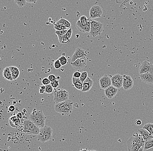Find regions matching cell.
I'll return each instance as SVG.
<instances>
[{
    "label": "cell",
    "mask_w": 153,
    "mask_h": 151,
    "mask_svg": "<svg viewBox=\"0 0 153 151\" xmlns=\"http://www.w3.org/2000/svg\"><path fill=\"white\" fill-rule=\"evenodd\" d=\"M145 141L139 133H135L127 141L128 151H138L141 147L144 146Z\"/></svg>",
    "instance_id": "6da1fadb"
},
{
    "label": "cell",
    "mask_w": 153,
    "mask_h": 151,
    "mask_svg": "<svg viewBox=\"0 0 153 151\" xmlns=\"http://www.w3.org/2000/svg\"><path fill=\"white\" fill-rule=\"evenodd\" d=\"M29 119L40 129L45 126L46 117L43 114L42 111H36L34 109L29 115Z\"/></svg>",
    "instance_id": "7a4b0ae2"
},
{
    "label": "cell",
    "mask_w": 153,
    "mask_h": 151,
    "mask_svg": "<svg viewBox=\"0 0 153 151\" xmlns=\"http://www.w3.org/2000/svg\"><path fill=\"white\" fill-rule=\"evenodd\" d=\"M54 110L57 113L61 114L62 115H67L72 112L73 102L69 99L64 102L56 104Z\"/></svg>",
    "instance_id": "3957f363"
},
{
    "label": "cell",
    "mask_w": 153,
    "mask_h": 151,
    "mask_svg": "<svg viewBox=\"0 0 153 151\" xmlns=\"http://www.w3.org/2000/svg\"><path fill=\"white\" fill-rule=\"evenodd\" d=\"M40 131V129L30 120H25L23 122L22 132L25 134L37 136Z\"/></svg>",
    "instance_id": "277c9868"
},
{
    "label": "cell",
    "mask_w": 153,
    "mask_h": 151,
    "mask_svg": "<svg viewBox=\"0 0 153 151\" xmlns=\"http://www.w3.org/2000/svg\"><path fill=\"white\" fill-rule=\"evenodd\" d=\"M53 130L48 126L40 129V132L37 136L38 140L42 143L51 140L52 138Z\"/></svg>",
    "instance_id": "5b68a950"
},
{
    "label": "cell",
    "mask_w": 153,
    "mask_h": 151,
    "mask_svg": "<svg viewBox=\"0 0 153 151\" xmlns=\"http://www.w3.org/2000/svg\"><path fill=\"white\" fill-rule=\"evenodd\" d=\"M103 24L102 23L91 19L90 33L92 36L96 37L100 36L103 32Z\"/></svg>",
    "instance_id": "8992f818"
},
{
    "label": "cell",
    "mask_w": 153,
    "mask_h": 151,
    "mask_svg": "<svg viewBox=\"0 0 153 151\" xmlns=\"http://www.w3.org/2000/svg\"><path fill=\"white\" fill-rule=\"evenodd\" d=\"M69 96V93L67 91L58 89L54 91L53 99L56 104H57L68 100Z\"/></svg>",
    "instance_id": "52a82bcc"
},
{
    "label": "cell",
    "mask_w": 153,
    "mask_h": 151,
    "mask_svg": "<svg viewBox=\"0 0 153 151\" xmlns=\"http://www.w3.org/2000/svg\"><path fill=\"white\" fill-rule=\"evenodd\" d=\"M153 72V64L148 61H144L139 68L140 74Z\"/></svg>",
    "instance_id": "ba28073f"
},
{
    "label": "cell",
    "mask_w": 153,
    "mask_h": 151,
    "mask_svg": "<svg viewBox=\"0 0 153 151\" xmlns=\"http://www.w3.org/2000/svg\"><path fill=\"white\" fill-rule=\"evenodd\" d=\"M87 64V59L86 57L81 58L77 59L74 62L71 63V65L73 68L77 71H82L86 67Z\"/></svg>",
    "instance_id": "9c48e42d"
},
{
    "label": "cell",
    "mask_w": 153,
    "mask_h": 151,
    "mask_svg": "<svg viewBox=\"0 0 153 151\" xmlns=\"http://www.w3.org/2000/svg\"><path fill=\"white\" fill-rule=\"evenodd\" d=\"M103 14V10L102 7L100 5H94L91 7L90 10V18H94L101 17Z\"/></svg>",
    "instance_id": "30bf717a"
},
{
    "label": "cell",
    "mask_w": 153,
    "mask_h": 151,
    "mask_svg": "<svg viewBox=\"0 0 153 151\" xmlns=\"http://www.w3.org/2000/svg\"><path fill=\"white\" fill-rule=\"evenodd\" d=\"M112 85L117 89H120L123 87V76L119 74L113 75L111 78Z\"/></svg>",
    "instance_id": "8fae6325"
},
{
    "label": "cell",
    "mask_w": 153,
    "mask_h": 151,
    "mask_svg": "<svg viewBox=\"0 0 153 151\" xmlns=\"http://www.w3.org/2000/svg\"><path fill=\"white\" fill-rule=\"evenodd\" d=\"M87 52L84 49L81 48H78L75 50L74 54L72 57L71 60V63L74 62L77 59L84 58L87 56Z\"/></svg>",
    "instance_id": "7c38bea8"
},
{
    "label": "cell",
    "mask_w": 153,
    "mask_h": 151,
    "mask_svg": "<svg viewBox=\"0 0 153 151\" xmlns=\"http://www.w3.org/2000/svg\"><path fill=\"white\" fill-rule=\"evenodd\" d=\"M123 87L125 90L128 91L133 87L134 81L130 75H124Z\"/></svg>",
    "instance_id": "4fadbf2b"
},
{
    "label": "cell",
    "mask_w": 153,
    "mask_h": 151,
    "mask_svg": "<svg viewBox=\"0 0 153 151\" xmlns=\"http://www.w3.org/2000/svg\"><path fill=\"white\" fill-rule=\"evenodd\" d=\"M91 18H88V21L87 25H82L80 20H78L76 24V28L78 30L83 33H88L91 31Z\"/></svg>",
    "instance_id": "5bb4252c"
},
{
    "label": "cell",
    "mask_w": 153,
    "mask_h": 151,
    "mask_svg": "<svg viewBox=\"0 0 153 151\" xmlns=\"http://www.w3.org/2000/svg\"><path fill=\"white\" fill-rule=\"evenodd\" d=\"M99 84L102 89L105 90L112 85L111 78L107 74H105L99 80Z\"/></svg>",
    "instance_id": "9a60e30c"
},
{
    "label": "cell",
    "mask_w": 153,
    "mask_h": 151,
    "mask_svg": "<svg viewBox=\"0 0 153 151\" xmlns=\"http://www.w3.org/2000/svg\"><path fill=\"white\" fill-rule=\"evenodd\" d=\"M141 80L145 83L153 84V72L140 74Z\"/></svg>",
    "instance_id": "2e32d148"
},
{
    "label": "cell",
    "mask_w": 153,
    "mask_h": 151,
    "mask_svg": "<svg viewBox=\"0 0 153 151\" xmlns=\"http://www.w3.org/2000/svg\"><path fill=\"white\" fill-rule=\"evenodd\" d=\"M118 89L113 85L104 90V94L105 96L109 99H112L117 94Z\"/></svg>",
    "instance_id": "e0dca14e"
},
{
    "label": "cell",
    "mask_w": 153,
    "mask_h": 151,
    "mask_svg": "<svg viewBox=\"0 0 153 151\" xmlns=\"http://www.w3.org/2000/svg\"><path fill=\"white\" fill-rule=\"evenodd\" d=\"M93 84V81L90 77H88L83 84L82 92H86L89 91L92 89Z\"/></svg>",
    "instance_id": "ac0fdd59"
},
{
    "label": "cell",
    "mask_w": 153,
    "mask_h": 151,
    "mask_svg": "<svg viewBox=\"0 0 153 151\" xmlns=\"http://www.w3.org/2000/svg\"><path fill=\"white\" fill-rule=\"evenodd\" d=\"M139 133L141 135L144 141L146 142L150 139L153 138V136L145 129H140L138 130Z\"/></svg>",
    "instance_id": "d6986e66"
},
{
    "label": "cell",
    "mask_w": 153,
    "mask_h": 151,
    "mask_svg": "<svg viewBox=\"0 0 153 151\" xmlns=\"http://www.w3.org/2000/svg\"><path fill=\"white\" fill-rule=\"evenodd\" d=\"M9 123L10 125L15 128H17L21 125V121L16 116H13L10 117L9 120Z\"/></svg>",
    "instance_id": "ffe728a7"
},
{
    "label": "cell",
    "mask_w": 153,
    "mask_h": 151,
    "mask_svg": "<svg viewBox=\"0 0 153 151\" xmlns=\"http://www.w3.org/2000/svg\"><path fill=\"white\" fill-rule=\"evenodd\" d=\"M3 77L4 79L9 81H12L13 80L12 74L11 73L10 67H6L4 69L3 72Z\"/></svg>",
    "instance_id": "44dd1931"
},
{
    "label": "cell",
    "mask_w": 153,
    "mask_h": 151,
    "mask_svg": "<svg viewBox=\"0 0 153 151\" xmlns=\"http://www.w3.org/2000/svg\"><path fill=\"white\" fill-rule=\"evenodd\" d=\"M72 85L76 89H77L78 90L82 91L83 90V83L80 80V79H77L72 77Z\"/></svg>",
    "instance_id": "7402d4cb"
},
{
    "label": "cell",
    "mask_w": 153,
    "mask_h": 151,
    "mask_svg": "<svg viewBox=\"0 0 153 151\" xmlns=\"http://www.w3.org/2000/svg\"><path fill=\"white\" fill-rule=\"evenodd\" d=\"M10 68L11 73L12 74L13 80H15L18 79L20 75V71L19 68L15 66H10Z\"/></svg>",
    "instance_id": "603a6c76"
},
{
    "label": "cell",
    "mask_w": 153,
    "mask_h": 151,
    "mask_svg": "<svg viewBox=\"0 0 153 151\" xmlns=\"http://www.w3.org/2000/svg\"><path fill=\"white\" fill-rule=\"evenodd\" d=\"M56 23L62 25V26H65V27L67 28L68 29V28L69 29L71 28V23L68 20L65 19V18H62V17H61L60 20H58Z\"/></svg>",
    "instance_id": "cb8c5ba5"
},
{
    "label": "cell",
    "mask_w": 153,
    "mask_h": 151,
    "mask_svg": "<svg viewBox=\"0 0 153 151\" xmlns=\"http://www.w3.org/2000/svg\"><path fill=\"white\" fill-rule=\"evenodd\" d=\"M143 129L147 130L153 136V123H148L145 124Z\"/></svg>",
    "instance_id": "d4e9b609"
},
{
    "label": "cell",
    "mask_w": 153,
    "mask_h": 151,
    "mask_svg": "<svg viewBox=\"0 0 153 151\" xmlns=\"http://www.w3.org/2000/svg\"><path fill=\"white\" fill-rule=\"evenodd\" d=\"M153 148V138L150 139L147 141L145 142L144 149L145 150H148Z\"/></svg>",
    "instance_id": "484cf974"
},
{
    "label": "cell",
    "mask_w": 153,
    "mask_h": 151,
    "mask_svg": "<svg viewBox=\"0 0 153 151\" xmlns=\"http://www.w3.org/2000/svg\"><path fill=\"white\" fill-rule=\"evenodd\" d=\"M54 28L55 29L56 31H63V30L68 29L67 28L65 27L64 26L60 25V24H57V23L54 24Z\"/></svg>",
    "instance_id": "4316f807"
},
{
    "label": "cell",
    "mask_w": 153,
    "mask_h": 151,
    "mask_svg": "<svg viewBox=\"0 0 153 151\" xmlns=\"http://www.w3.org/2000/svg\"><path fill=\"white\" fill-rule=\"evenodd\" d=\"M15 2L20 8L25 6L26 5L27 3L26 2V0H21V1L15 0Z\"/></svg>",
    "instance_id": "83f0119b"
},
{
    "label": "cell",
    "mask_w": 153,
    "mask_h": 151,
    "mask_svg": "<svg viewBox=\"0 0 153 151\" xmlns=\"http://www.w3.org/2000/svg\"><path fill=\"white\" fill-rule=\"evenodd\" d=\"M58 60L60 61V63L62 66L66 65L67 64L68 62H67V59L66 57H65L64 55H62L60 58H59Z\"/></svg>",
    "instance_id": "f1b7e54d"
},
{
    "label": "cell",
    "mask_w": 153,
    "mask_h": 151,
    "mask_svg": "<svg viewBox=\"0 0 153 151\" xmlns=\"http://www.w3.org/2000/svg\"><path fill=\"white\" fill-rule=\"evenodd\" d=\"M80 22L82 25H87L88 21V18H87V17L85 15H82L80 17Z\"/></svg>",
    "instance_id": "f546056e"
},
{
    "label": "cell",
    "mask_w": 153,
    "mask_h": 151,
    "mask_svg": "<svg viewBox=\"0 0 153 151\" xmlns=\"http://www.w3.org/2000/svg\"><path fill=\"white\" fill-rule=\"evenodd\" d=\"M88 77V72L86 71H84L82 72V74H81V77H80V79L82 83L83 84L84 82L86 80V79Z\"/></svg>",
    "instance_id": "4dcf8cb0"
},
{
    "label": "cell",
    "mask_w": 153,
    "mask_h": 151,
    "mask_svg": "<svg viewBox=\"0 0 153 151\" xmlns=\"http://www.w3.org/2000/svg\"><path fill=\"white\" fill-rule=\"evenodd\" d=\"M68 30H63V31H56L55 33L57 35L58 37H63L65 36V35L67 33Z\"/></svg>",
    "instance_id": "1f68e13d"
},
{
    "label": "cell",
    "mask_w": 153,
    "mask_h": 151,
    "mask_svg": "<svg viewBox=\"0 0 153 151\" xmlns=\"http://www.w3.org/2000/svg\"><path fill=\"white\" fill-rule=\"evenodd\" d=\"M46 89L45 90V93L47 94H50L52 93V92H53V88L52 87L51 85H46L45 86Z\"/></svg>",
    "instance_id": "d6a6232c"
},
{
    "label": "cell",
    "mask_w": 153,
    "mask_h": 151,
    "mask_svg": "<svg viewBox=\"0 0 153 151\" xmlns=\"http://www.w3.org/2000/svg\"><path fill=\"white\" fill-rule=\"evenodd\" d=\"M41 83L43 85H45V86L49 85L51 83V82L49 80L48 78H45L43 79L42 80Z\"/></svg>",
    "instance_id": "836d02e7"
},
{
    "label": "cell",
    "mask_w": 153,
    "mask_h": 151,
    "mask_svg": "<svg viewBox=\"0 0 153 151\" xmlns=\"http://www.w3.org/2000/svg\"><path fill=\"white\" fill-rule=\"evenodd\" d=\"M62 65H61V63H60V61H59L58 59V60H56L54 62V67L56 69H59V68H60L62 67Z\"/></svg>",
    "instance_id": "e575fe53"
},
{
    "label": "cell",
    "mask_w": 153,
    "mask_h": 151,
    "mask_svg": "<svg viewBox=\"0 0 153 151\" xmlns=\"http://www.w3.org/2000/svg\"><path fill=\"white\" fill-rule=\"evenodd\" d=\"M51 85L53 88H57L58 86H59V81L58 80H55L53 82H51Z\"/></svg>",
    "instance_id": "d590c367"
},
{
    "label": "cell",
    "mask_w": 153,
    "mask_h": 151,
    "mask_svg": "<svg viewBox=\"0 0 153 151\" xmlns=\"http://www.w3.org/2000/svg\"><path fill=\"white\" fill-rule=\"evenodd\" d=\"M72 33V29L71 28H70V29H68V31H67V33L65 35V36L67 37L69 39H70V38H71V37Z\"/></svg>",
    "instance_id": "8d00e7d4"
},
{
    "label": "cell",
    "mask_w": 153,
    "mask_h": 151,
    "mask_svg": "<svg viewBox=\"0 0 153 151\" xmlns=\"http://www.w3.org/2000/svg\"><path fill=\"white\" fill-rule=\"evenodd\" d=\"M69 41H70V39H69L67 37L65 36L63 37L61 44H67L69 42Z\"/></svg>",
    "instance_id": "74e56055"
},
{
    "label": "cell",
    "mask_w": 153,
    "mask_h": 151,
    "mask_svg": "<svg viewBox=\"0 0 153 151\" xmlns=\"http://www.w3.org/2000/svg\"><path fill=\"white\" fill-rule=\"evenodd\" d=\"M81 74H82V73L78 72V71L75 72L73 73V77L74 78H77V79H80V77H81Z\"/></svg>",
    "instance_id": "f35d334b"
},
{
    "label": "cell",
    "mask_w": 153,
    "mask_h": 151,
    "mask_svg": "<svg viewBox=\"0 0 153 151\" xmlns=\"http://www.w3.org/2000/svg\"><path fill=\"white\" fill-rule=\"evenodd\" d=\"M48 78L49 80L51 81V83L57 80L56 77L55 75H53V74H51V75H49Z\"/></svg>",
    "instance_id": "ab89813d"
},
{
    "label": "cell",
    "mask_w": 153,
    "mask_h": 151,
    "mask_svg": "<svg viewBox=\"0 0 153 151\" xmlns=\"http://www.w3.org/2000/svg\"><path fill=\"white\" fill-rule=\"evenodd\" d=\"M8 111L9 112H13L15 110V107L14 105H11L8 108Z\"/></svg>",
    "instance_id": "60d3db41"
},
{
    "label": "cell",
    "mask_w": 153,
    "mask_h": 151,
    "mask_svg": "<svg viewBox=\"0 0 153 151\" xmlns=\"http://www.w3.org/2000/svg\"><path fill=\"white\" fill-rule=\"evenodd\" d=\"M37 1V0H26L27 3L35 4Z\"/></svg>",
    "instance_id": "b9f144b4"
},
{
    "label": "cell",
    "mask_w": 153,
    "mask_h": 151,
    "mask_svg": "<svg viewBox=\"0 0 153 151\" xmlns=\"http://www.w3.org/2000/svg\"><path fill=\"white\" fill-rule=\"evenodd\" d=\"M16 116L18 118V119H22V117H23V115H22V114L21 112H19V113H18L17 114Z\"/></svg>",
    "instance_id": "7bdbcfd3"
},
{
    "label": "cell",
    "mask_w": 153,
    "mask_h": 151,
    "mask_svg": "<svg viewBox=\"0 0 153 151\" xmlns=\"http://www.w3.org/2000/svg\"><path fill=\"white\" fill-rule=\"evenodd\" d=\"M135 124L137 125H141L142 124V121L140 120H137L136 121V123Z\"/></svg>",
    "instance_id": "ee69618b"
},
{
    "label": "cell",
    "mask_w": 153,
    "mask_h": 151,
    "mask_svg": "<svg viewBox=\"0 0 153 151\" xmlns=\"http://www.w3.org/2000/svg\"><path fill=\"white\" fill-rule=\"evenodd\" d=\"M39 93L41 94H43L45 93V90L42 89H40L39 90Z\"/></svg>",
    "instance_id": "f6af8a7d"
},
{
    "label": "cell",
    "mask_w": 153,
    "mask_h": 151,
    "mask_svg": "<svg viewBox=\"0 0 153 151\" xmlns=\"http://www.w3.org/2000/svg\"><path fill=\"white\" fill-rule=\"evenodd\" d=\"M144 146H143L141 147L140 148L139 150L138 151H144Z\"/></svg>",
    "instance_id": "bcb514c9"
},
{
    "label": "cell",
    "mask_w": 153,
    "mask_h": 151,
    "mask_svg": "<svg viewBox=\"0 0 153 151\" xmlns=\"http://www.w3.org/2000/svg\"><path fill=\"white\" fill-rule=\"evenodd\" d=\"M41 89H42L45 90L46 87L45 85H42L41 86Z\"/></svg>",
    "instance_id": "7dc6e473"
},
{
    "label": "cell",
    "mask_w": 153,
    "mask_h": 151,
    "mask_svg": "<svg viewBox=\"0 0 153 151\" xmlns=\"http://www.w3.org/2000/svg\"><path fill=\"white\" fill-rule=\"evenodd\" d=\"M79 151H89L87 148H85V149H82Z\"/></svg>",
    "instance_id": "c3c4849f"
},
{
    "label": "cell",
    "mask_w": 153,
    "mask_h": 151,
    "mask_svg": "<svg viewBox=\"0 0 153 151\" xmlns=\"http://www.w3.org/2000/svg\"><path fill=\"white\" fill-rule=\"evenodd\" d=\"M91 151H96V150H91Z\"/></svg>",
    "instance_id": "681fc988"
},
{
    "label": "cell",
    "mask_w": 153,
    "mask_h": 151,
    "mask_svg": "<svg viewBox=\"0 0 153 151\" xmlns=\"http://www.w3.org/2000/svg\"><path fill=\"white\" fill-rule=\"evenodd\" d=\"M89 151H91V150H89Z\"/></svg>",
    "instance_id": "f907efd6"
}]
</instances>
